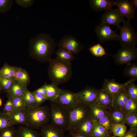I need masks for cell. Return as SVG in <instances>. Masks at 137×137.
Masks as SVG:
<instances>
[{"instance_id": "f35d334b", "label": "cell", "mask_w": 137, "mask_h": 137, "mask_svg": "<svg viewBox=\"0 0 137 137\" xmlns=\"http://www.w3.org/2000/svg\"><path fill=\"white\" fill-rule=\"evenodd\" d=\"M124 124L129 125L130 129H137V113L127 115Z\"/></svg>"}, {"instance_id": "8fae6325", "label": "cell", "mask_w": 137, "mask_h": 137, "mask_svg": "<svg viewBox=\"0 0 137 137\" xmlns=\"http://www.w3.org/2000/svg\"><path fill=\"white\" fill-rule=\"evenodd\" d=\"M100 20L101 22L109 25L116 26L118 29L121 27L120 23L125 21L124 17L117 9L111 8L105 11Z\"/></svg>"}, {"instance_id": "83f0119b", "label": "cell", "mask_w": 137, "mask_h": 137, "mask_svg": "<svg viewBox=\"0 0 137 137\" xmlns=\"http://www.w3.org/2000/svg\"><path fill=\"white\" fill-rule=\"evenodd\" d=\"M14 78L15 80L27 87L30 81V76L27 72L21 67L16 72Z\"/></svg>"}, {"instance_id": "f1b7e54d", "label": "cell", "mask_w": 137, "mask_h": 137, "mask_svg": "<svg viewBox=\"0 0 137 137\" xmlns=\"http://www.w3.org/2000/svg\"><path fill=\"white\" fill-rule=\"evenodd\" d=\"M110 134L104 127L94 121L91 134L93 137H109Z\"/></svg>"}, {"instance_id": "7402d4cb", "label": "cell", "mask_w": 137, "mask_h": 137, "mask_svg": "<svg viewBox=\"0 0 137 137\" xmlns=\"http://www.w3.org/2000/svg\"><path fill=\"white\" fill-rule=\"evenodd\" d=\"M20 68L10 65L5 63L0 68V78H14L16 72Z\"/></svg>"}, {"instance_id": "44dd1931", "label": "cell", "mask_w": 137, "mask_h": 137, "mask_svg": "<svg viewBox=\"0 0 137 137\" xmlns=\"http://www.w3.org/2000/svg\"><path fill=\"white\" fill-rule=\"evenodd\" d=\"M113 124H124L127 115L121 110L112 107L107 110Z\"/></svg>"}, {"instance_id": "74e56055", "label": "cell", "mask_w": 137, "mask_h": 137, "mask_svg": "<svg viewBox=\"0 0 137 137\" xmlns=\"http://www.w3.org/2000/svg\"><path fill=\"white\" fill-rule=\"evenodd\" d=\"M15 80L14 78H0V85L2 91L7 93Z\"/></svg>"}, {"instance_id": "7dc6e473", "label": "cell", "mask_w": 137, "mask_h": 137, "mask_svg": "<svg viewBox=\"0 0 137 137\" xmlns=\"http://www.w3.org/2000/svg\"><path fill=\"white\" fill-rule=\"evenodd\" d=\"M137 134V129H130L123 137H136Z\"/></svg>"}, {"instance_id": "ee69618b", "label": "cell", "mask_w": 137, "mask_h": 137, "mask_svg": "<svg viewBox=\"0 0 137 137\" xmlns=\"http://www.w3.org/2000/svg\"><path fill=\"white\" fill-rule=\"evenodd\" d=\"M16 4L21 7L27 8L31 6L35 1L33 0H15Z\"/></svg>"}, {"instance_id": "3957f363", "label": "cell", "mask_w": 137, "mask_h": 137, "mask_svg": "<svg viewBox=\"0 0 137 137\" xmlns=\"http://www.w3.org/2000/svg\"><path fill=\"white\" fill-rule=\"evenodd\" d=\"M28 118L29 127L34 130L40 129L52 120L50 107L39 106L25 110Z\"/></svg>"}, {"instance_id": "603a6c76", "label": "cell", "mask_w": 137, "mask_h": 137, "mask_svg": "<svg viewBox=\"0 0 137 137\" xmlns=\"http://www.w3.org/2000/svg\"><path fill=\"white\" fill-rule=\"evenodd\" d=\"M91 116L95 121H96L104 116L108 112L105 107L101 106L96 102L89 106Z\"/></svg>"}, {"instance_id": "db71d44e", "label": "cell", "mask_w": 137, "mask_h": 137, "mask_svg": "<svg viewBox=\"0 0 137 137\" xmlns=\"http://www.w3.org/2000/svg\"><path fill=\"white\" fill-rule=\"evenodd\" d=\"M109 137H115V136H113Z\"/></svg>"}, {"instance_id": "ab89813d", "label": "cell", "mask_w": 137, "mask_h": 137, "mask_svg": "<svg viewBox=\"0 0 137 137\" xmlns=\"http://www.w3.org/2000/svg\"><path fill=\"white\" fill-rule=\"evenodd\" d=\"M12 125L8 115L3 112L0 113V131Z\"/></svg>"}, {"instance_id": "4dcf8cb0", "label": "cell", "mask_w": 137, "mask_h": 137, "mask_svg": "<svg viewBox=\"0 0 137 137\" xmlns=\"http://www.w3.org/2000/svg\"><path fill=\"white\" fill-rule=\"evenodd\" d=\"M27 108H33L39 105L32 94L26 87L22 97Z\"/></svg>"}, {"instance_id": "5b68a950", "label": "cell", "mask_w": 137, "mask_h": 137, "mask_svg": "<svg viewBox=\"0 0 137 137\" xmlns=\"http://www.w3.org/2000/svg\"><path fill=\"white\" fill-rule=\"evenodd\" d=\"M52 124L67 131L69 122V110L57 103L51 102L50 104Z\"/></svg>"}, {"instance_id": "7a4b0ae2", "label": "cell", "mask_w": 137, "mask_h": 137, "mask_svg": "<svg viewBox=\"0 0 137 137\" xmlns=\"http://www.w3.org/2000/svg\"><path fill=\"white\" fill-rule=\"evenodd\" d=\"M48 74L52 83L57 85L68 82L73 74L71 63L56 58L49 62Z\"/></svg>"}, {"instance_id": "5bb4252c", "label": "cell", "mask_w": 137, "mask_h": 137, "mask_svg": "<svg viewBox=\"0 0 137 137\" xmlns=\"http://www.w3.org/2000/svg\"><path fill=\"white\" fill-rule=\"evenodd\" d=\"M132 81H134L130 79L124 83H121L116 82L114 79H105L102 89L108 92L114 97L124 89L126 85Z\"/></svg>"}, {"instance_id": "e575fe53", "label": "cell", "mask_w": 137, "mask_h": 137, "mask_svg": "<svg viewBox=\"0 0 137 137\" xmlns=\"http://www.w3.org/2000/svg\"><path fill=\"white\" fill-rule=\"evenodd\" d=\"M96 121L104 127L110 134L112 133L111 129L113 124L108 112L104 116Z\"/></svg>"}, {"instance_id": "4316f807", "label": "cell", "mask_w": 137, "mask_h": 137, "mask_svg": "<svg viewBox=\"0 0 137 137\" xmlns=\"http://www.w3.org/2000/svg\"><path fill=\"white\" fill-rule=\"evenodd\" d=\"M123 72L124 75L134 81L137 80V63H129L126 64Z\"/></svg>"}, {"instance_id": "d4e9b609", "label": "cell", "mask_w": 137, "mask_h": 137, "mask_svg": "<svg viewBox=\"0 0 137 137\" xmlns=\"http://www.w3.org/2000/svg\"><path fill=\"white\" fill-rule=\"evenodd\" d=\"M129 98L124 90H122L114 97L112 107L121 110Z\"/></svg>"}, {"instance_id": "f6af8a7d", "label": "cell", "mask_w": 137, "mask_h": 137, "mask_svg": "<svg viewBox=\"0 0 137 137\" xmlns=\"http://www.w3.org/2000/svg\"><path fill=\"white\" fill-rule=\"evenodd\" d=\"M31 93L37 102L40 106L41 105L47 100L46 98L45 97L37 93L35 91Z\"/></svg>"}, {"instance_id": "60d3db41", "label": "cell", "mask_w": 137, "mask_h": 137, "mask_svg": "<svg viewBox=\"0 0 137 137\" xmlns=\"http://www.w3.org/2000/svg\"><path fill=\"white\" fill-rule=\"evenodd\" d=\"M13 2L12 0H0V13L9 11L13 6Z\"/></svg>"}, {"instance_id": "e0dca14e", "label": "cell", "mask_w": 137, "mask_h": 137, "mask_svg": "<svg viewBox=\"0 0 137 137\" xmlns=\"http://www.w3.org/2000/svg\"><path fill=\"white\" fill-rule=\"evenodd\" d=\"M8 116L13 126L19 124L29 127L28 118L25 110L14 111Z\"/></svg>"}, {"instance_id": "ffe728a7", "label": "cell", "mask_w": 137, "mask_h": 137, "mask_svg": "<svg viewBox=\"0 0 137 137\" xmlns=\"http://www.w3.org/2000/svg\"><path fill=\"white\" fill-rule=\"evenodd\" d=\"M14 137H41V136L38 131L21 125L16 129Z\"/></svg>"}, {"instance_id": "c3c4849f", "label": "cell", "mask_w": 137, "mask_h": 137, "mask_svg": "<svg viewBox=\"0 0 137 137\" xmlns=\"http://www.w3.org/2000/svg\"><path fill=\"white\" fill-rule=\"evenodd\" d=\"M35 91L37 93L45 97L46 98V91L43 85Z\"/></svg>"}, {"instance_id": "1f68e13d", "label": "cell", "mask_w": 137, "mask_h": 137, "mask_svg": "<svg viewBox=\"0 0 137 137\" xmlns=\"http://www.w3.org/2000/svg\"><path fill=\"white\" fill-rule=\"evenodd\" d=\"M56 58L62 61L71 62L75 59L72 54L64 49H59L56 52Z\"/></svg>"}, {"instance_id": "681fc988", "label": "cell", "mask_w": 137, "mask_h": 137, "mask_svg": "<svg viewBox=\"0 0 137 137\" xmlns=\"http://www.w3.org/2000/svg\"><path fill=\"white\" fill-rule=\"evenodd\" d=\"M131 3L133 6L136 9L137 7V0H131L130 1Z\"/></svg>"}, {"instance_id": "8992f818", "label": "cell", "mask_w": 137, "mask_h": 137, "mask_svg": "<svg viewBox=\"0 0 137 137\" xmlns=\"http://www.w3.org/2000/svg\"><path fill=\"white\" fill-rule=\"evenodd\" d=\"M123 22V26L119 28V41L122 47L135 46L137 42V34L129 21H124Z\"/></svg>"}, {"instance_id": "d6a6232c", "label": "cell", "mask_w": 137, "mask_h": 137, "mask_svg": "<svg viewBox=\"0 0 137 137\" xmlns=\"http://www.w3.org/2000/svg\"><path fill=\"white\" fill-rule=\"evenodd\" d=\"M124 90L130 98L137 99V86L134 81H132L129 82Z\"/></svg>"}, {"instance_id": "7bdbcfd3", "label": "cell", "mask_w": 137, "mask_h": 137, "mask_svg": "<svg viewBox=\"0 0 137 137\" xmlns=\"http://www.w3.org/2000/svg\"><path fill=\"white\" fill-rule=\"evenodd\" d=\"M13 111V108L12 102L10 98L8 97V99L5 104L3 109V112L9 115Z\"/></svg>"}, {"instance_id": "11a10c76", "label": "cell", "mask_w": 137, "mask_h": 137, "mask_svg": "<svg viewBox=\"0 0 137 137\" xmlns=\"http://www.w3.org/2000/svg\"><path fill=\"white\" fill-rule=\"evenodd\" d=\"M0 137H1V136H0Z\"/></svg>"}, {"instance_id": "ba28073f", "label": "cell", "mask_w": 137, "mask_h": 137, "mask_svg": "<svg viewBox=\"0 0 137 137\" xmlns=\"http://www.w3.org/2000/svg\"><path fill=\"white\" fill-rule=\"evenodd\" d=\"M117 65L127 64L137 58V49L135 46L129 48L122 47L115 55H112Z\"/></svg>"}, {"instance_id": "816d5d0a", "label": "cell", "mask_w": 137, "mask_h": 137, "mask_svg": "<svg viewBox=\"0 0 137 137\" xmlns=\"http://www.w3.org/2000/svg\"><path fill=\"white\" fill-rule=\"evenodd\" d=\"M67 137H71V136L69 135H67Z\"/></svg>"}, {"instance_id": "9c48e42d", "label": "cell", "mask_w": 137, "mask_h": 137, "mask_svg": "<svg viewBox=\"0 0 137 137\" xmlns=\"http://www.w3.org/2000/svg\"><path fill=\"white\" fill-rule=\"evenodd\" d=\"M57 46L59 49L66 50L72 54H78L83 49L82 44L75 37L66 35L64 36L60 41Z\"/></svg>"}, {"instance_id": "f907efd6", "label": "cell", "mask_w": 137, "mask_h": 137, "mask_svg": "<svg viewBox=\"0 0 137 137\" xmlns=\"http://www.w3.org/2000/svg\"><path fill=\"white\" fill-rule=\"evenodd\" d=\"M2 105V101L1 99L0 98V107Z\"/></svg>"}, {"instance_id": "f5cc1de1", "label": "cell", "mask_w": 137, "mask_h": 137, "mask_svg": "<svg viewBox=\"0 0 137 137\" xmlns=\"http://www.w3.org/2000/svg\"><path fill=\"white\" fill-rule=\"evenodd\" d=\"M2 91L0 85V92Z\"/></svg>"}, {"instance_id": "ac0fdd59", "label": "cell", "mask_w": 137, "mask_h": 137, "mask_svg": "<svg viewBox=\"0 0 137 137\" xmlns=\"http://www.w3.org/2000/svg\"><path fill=\"white\" fill-rule=\"evenodd\" d=\"M90 6L96 12L109 10L115 5V1L111 0H90Z\"/></svg>"}, {"instance_id": "4fadbf2b", "label": "cell", "mask_w": 137, "mask_h": 137, "mask_svg": "<svg viewBox=\"0 0 137 137\" xmlns=\"http://www.w3.org/2000/svg\"><path fill=\"white\" fill-rule=\"evenodd\" d=\"M115 5L121 14L126 17L129 21L135 16V9L130 1L128 0H118L115 2Z\"/></svg>"}, {"instance_id": "836d02e7", "label": "cell", "mask_w": 137, "mask_h": 137, "mask_svg": "<svg viewBox=\"0 0 137 137\" xmlns=\"http://www.w3.org/2000/svg\"><path fill=\"white\" fill-rule=\"evenodd\" d=\"M126 130V127L123 123L113 124L111 129V131L114 136L119 137H123Z\"/></svg>"}, {"instance_id": "d6986e66", "label": "cell", "mask_w": 137, "mask_h": 137, "mask_svg": "<svg viewBox=\"0 0 137 137\" xmlns=\"http://www.w3.org/2000/svg\"><path fill=\"white\" fill-rule=\"evenodd\" d=\"M94 121L90 116L73 130L79 134L91 135Z\"/></svg>"}, {"instance_id": "bcb514c9", "label": "cell", "mask_w": 137, "mask_h": 137, "mask_svg": "<svg viewBox=\"0 0 137 137\" xmlns=\"http://www.w3.org/2000/svg\"><path fill=\"white\" fill-rule=\"evenodd\" d=\"M68 131L71 137H93L91 135L78 133L73 130H69Z\"/></svg>"}, {"instance_id": "484cf974", "label": "cell", "mask_w": 137, "mask_h": 137, "mask_svg": "<svg viewBox=\"0 0 137 137\" xmlns=\"http://www.w3.org/2000/svg\"><path fill=\"white\" fill-rule=\"evenodd\" d=\"M26 87H27L15 80L13 84L7 93L8 96L23 97Z\"/></svg>"}, {"instance_id": "30bf717a", "label": "cell", "mask_w": 137, "mask_h": 137, "mask_svg": "<svg viewBox=\"0 0 137 137\" xmlns=\"http://www.w3.org/2000/svg\"><path fill=\"white\" fill-rule=\"evenodd\" d=\"M114 30L110 25L101 22L95 28V32L98 37L100 42L111 40L119 41V35L116 32L117 30Z\"/></svg>"}, {"instance_id": "d590c367", "label": "cell", "mask_w": 137, "mask_h": 137, "mask_svg": "<svg viewBox=\"0 0 137 137\" xmlns=\"http://www.w3.org/2000/svg\"><path fill=\"white\" fill-rule=\"evenodd\" d=\"M12 102L14 111L24 110L26 107L22 97L9 96Z\"/></svg>"}, {"instance_id": "cb8c5ba5", "label": "cell", "mask_w": 137, "mask_h": 137, "mask_svg": "<svg viewBox=\"0 0 137 137\" xmlns=\"http://www.w3.org/2000/svg\"><path fill=\"white\" fill-rule=\"evenodd\" d=\"M46 91V98L51 102L57 97L61 89L58 85L52 83L48 84L45 83L43 85Z\"/></svg>"}, {"instance_id": "9a60e30c", "label": "cell", "mask_w": 137, "mask_h": 137, "mask_svg": "<svg viewBox=\"0 0 137 137\" xmlns=\"http://www.w3.org/2000/svg\"><path fill=\"white\" fill-rule=\"evenodd\" d=\"M40 129L41 137H66L63 129L51 123L45 125Z\"/></svg>"}, {"instance_id": "f546056e", "label": "cell", "mask_w": 137, "mask_h": 137, "mask_svg": "<svg viewBox=\"0 0 137 137\" xmlns=\"http://www.w3.org/2000/svg\"><path fill=\"white\" fill-rule=\"evenodd\" d=\"M121 110L126 115L137 113V99L129 98Z\"/></svg>"}, {"instance_id": "277c9868", "label": "cell", "mask_w": 137, "mask_h": 137, "mask_svg": "<svg viewBox=\"0 0 137 137\" xmlns=\"http://www.w3.org/2000/svg\"><path fill=\"white\" fill-rule=\"evenodd\" d=\"M68 110L69 122L68 131L74 129L84 120L91 116L89 106L79 102Z\"/></svg>"}, {"instance_id": "2e32d148", "label": "cell", "mask_w": 137, "mask_h": 137, "mask_svg": "<svg viewBox=\"0 0 137 137\" xmlns=\"http://www.w3.org/2000/svg\"><path fill=\"white\" fill-rule=\"evenodd\" d=\"M114 98L108 92L102 88L98 90L96 102L107 110L112 107Z\"/></svg>"}, {"instance_id": "52a82bcc", "label": "cell", "mask_w": 137, "mask_h": 137, "mask_svg": "<svg viewBox=\"0 0 137 137\" xmlns=\"http://www.w3.org/2000/svg\"><path fill=\"white\" fill-rule=\"evenodd\" d=\"M51 102L58 104L68 110L79 102L77 93L62 89L57 97Z\"/></svg>"}, {"instance_id": "8d00e7d4", "label": "cell", "mask_w": 137, "mask_h": 137, "mask_svg": "<svg viewBox=\"0 0 137 137\" xmlns=\"http://www.w3.org/2000/svg\"><path fill=\"white\" fill-rule=\"evenodd\" d=\"M89 49L91 54L96 57H101L106 55H109L106 53L104 48L99 43L92 46Z\"/></svg>"}, {"instance_id": "b9f144b4", "label": "cell", "mask_w": 137, "mask_h": 137, "mask_svg": "<svg viewBox=\"0 0 137 137\" xmlns=\"http://www.w3.org/2000/svg\"><path fill=\"white\" fill-rule=\"evenodd\" d=\"M16 129L13 126L8 127L0 131L1 137H14Z\"/></svg>"}, {"instance_id": "6da1fadb", "label": "cell", "mask_w": 137, "mask_h": 137, "mask_svg": "<svg viewBox=\"0 0 137 137\" xmlns=\"http://www.w3.org/2000/svg\"><path fill=\"white\" fill-rule=\"evenodd\" d=\"M29 56L38 62H49L57 45L49 34L41 33L30 39L29 42Z\"/></svg>"}, {"instance_id": "7c38bea8", "label": "cell", "mask_w": 137, "mask_h": 137, "mask_svg": "<svg viewBox=\"0 0 137 137\" xmlns=\"http://www.w3.org/2000/svg\"><path fill=\"white\" fill-rule=\"evenodd\" d=\"M98 91L92 87H85L77 93L78 102L89 106L96 103Z\"/></svg>"}]
</instances>
